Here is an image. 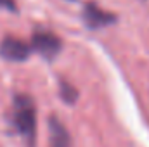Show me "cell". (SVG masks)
Listing matches in <instances>:
<instances>
[{"mask_svg": "<svg viewBox=\"0 0 149 147\" xmlns=\"http://www.w3.org/2000/svg\"><path fill=\"white\" fill-rule=\"evenodd\" d=\"M10 121L16 132L21 135L26 147L37 144V104L28 94H16L12 99Z\"/></svg>", "mask_w": 149, "mask_h": 147, "instance_id": "obj_1", "label": "cell"}, {"mask_svg": "<svg viewBox=\"0 0 149 147\" xmlns=\"http://www.w3.org/2000/svg\"><path fill=\"white\" fill-rule=\"evenodd\" d=\"M30 45H31L33 52L40 54L47 61H52L54 57L59 55V52L63 49V40L49 30H35L31 35Z\"/></svg>", "mask_w": 149, "mask_h": 147, "instance_id": "obj_2", "label": "cell"}, {"mask_svg": "<svg viewBox=\"0 0 149 147\" xmlns=\"http://www.w3.org/2000/svg\"><path fill=\"white\" fill-rule=\"evenodd\" d=\"M31 52V45L19 37L5 35L0 40V57L9 62H24Z\"/></svg>", "mask_w": 149, "mask_h": 147, "instance_id": "obj_3", "label": "cell"}, {"mask_svg": "<svg viewBox=\"0 0 149 147\" xmlns=\"http://www.w3.org/2000/svg\"><path fill=\"white\" fill-rule=\"evenodd\" d=\"M81 17H83L85 26L90 28V30H99V28L109 26V24H113L116 21V14H113L109 10H104L95 2H87L83 5Z\"/></svg>", "mask_w": 149, "mask_h": 147, "instance_id": "obj_4", "label": "cell"}, {"mask_svg": "<svg viewBox=\"0 0 149 147\" xmlns=\"http://www.w3.org/2000/svg\"><path fill=\"white\" fill-rule=\"evenodd\" d=\"M49 147H73L70 130L57 116L49 118Z\"/></svg>", "mask_w": 149, "mask_h": 147, "instance_id": "obj_5", "label": "cell"}, {"mask_svg": "<svg viewBox=\"0 0 149 147\" xmlns=\"http://www.w3.org/2000/svg\"><path fill=\"white\" fill-rule=\"evenodd\" d=\"M59 95L66 104H74L78 101V90L68 80H59Z\"/></svg>", "mask_w": 149, "mask_h": 147, "instance_id": "obj_6", "label": "cell"}, {"mask_svg": "<svg viewBox=\"0 0 149 147\" xmlns=\"http://www.w3.org/2000/svg\"><path fill=\"white\" fill-rule=\"evenodd\" d=\"M0 9L7 12H17V2L16 0H0Z\"/></svg>", "mask_w": 149, "mask_h": 147, "instance_id": "obj_7", "label": "cell"}]
</instances>
